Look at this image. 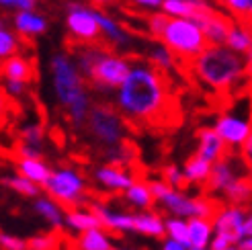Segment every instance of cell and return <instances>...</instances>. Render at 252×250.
I'll return each mask as SVG.
<instances>
[{
  "label": "cell",
  "instance_id": "cell-18",
  "mask_svg": "<svg viewBox=\"0 0 252 250\" xmlns=\"http://www.w3.org/2000/svg\"><path fill=\"white\" fill-rule=\"evenodd\" d=\"M133 234L152 240H162L164 238V216L160 211H154L152 207L133 211Z\"/></svg>",
  "mask_w": 252,
  "mask_h": 250
},
{
  "label": "cell",
  "instance_id": "cell-47",
  "mask_svg": "<svg viewBox=\"0 0 252 250\" xmlns=\"http://www.w3.org/2000/svg\"><path fill=\"white\" fill-rule=\"evenodd\" d=\"M189 250H209V248H199V246H189Z\"/></svg>",
  "mask_w": 252,
  "mask_h": 250
},
{
  "label": "cell",
  "instance_id": "cell-29",
  "mask_svg": "<svg viewBox=\"0 0 252 250\" xmlns=\"http://www.w3.org/2000/svg\"><path fill=\"white\" fill-rule=\"evenodd\" d=\"M0 185H2L4 189L17 193V195H21V197H25V199H33V197H37V195L41 193V187H39V185H35L33 181L25 179L23 174H19V172H15V174H4V177L0 179Z\"/></svg>",
  "mask_w": 252,
  "mask_h": 250
},
{
  "label": "cell",
  "instance_id": "cell-44",
  "mask_svg": "<svg viewBox=\"0 0 252 250\" xmlns=\"http://www.w3.org/2000/svg\"><path fill=\"white\" fill-rule=\"evenodd\" d=\"M133 4H140V6H146V8H158L162 0H131Z\"/></svg>",
  "mask_w": 252,
  "mask_h": 250
},
{
  "label": "cell",
  "instance_id": "cell-39",
  "mask_svg": "<svg viewBox=\"0 0 252 250\" xmlns=\"http://www.w3.org/2000/svg\"><path fill=\"white\" fill-rule=\"evenodd\" d=\"M17 154H19V158H43L45 150L43 148H35V146L17 144Z\"/></svg>",
  "mask_w": 252,
  "mask_h": 250
},
{
  "label": "cell",
  "instance_id": "cell-2",
  "mask_svg": "<svg viewBox=\"0 0 252 250\" xmlns=\"http://www.w3.org/2000/svg\"><path fill=\"white\" fill-rule=\"evenodd\" d=\"M49 74H52L56 103L64 111L66 121L74 129H82L93 105V96L86 80L74 64V58L68 52L54 54L49 60Z\"/></svg>",
  "mask_w": 252,
  "mask_h": 250
},
{
  "label": "cell",
  "instance_id": "cell-13",
  "mask_svg": "<svg viewBox=\"0 0 252 250\" xmlns=\"http://www.w3.org/2000/svg\"><path fill=\"white\" fill-rule=\"evenodd\" d=\"M137 177L133 172H129L125 166L121 164H113V162H107V164H98L93 170V181L94 187L98 191L109 193V195H121L129 185H133Z\"/></svg>",
  "mask_w": 252,
  "mask_h": 250
},
{
  "label": "cell",
  "instance_id": "cell-32",
  "mask_svg": "<svg viewBox=\"0 0 252 250\" xmlns=\"http://www.w3.org/2000/svg\"><path fill=\"white\" fill-rule=\"evenodd\" d=\"M23 39L6 27V23L2 21L0 23V60H4L8 56H15V54H21L23 49Z\"/></svg>",
  "mask_w": 252,
  "mask_h": 250
},
{
  "label": "cell",
  "instance_id": "cell-41",
  "mask_svg": "<svg viewBox=\"0 0 252 250\" xmlns=\"http://www.w3.org/2000/svg\"><path fill=\"white\" fill-rule=\"evenodd\" d=\"M0 4L8 8H17V10H33L37 0H0Z\"/></svg>",
  "mask_w": 252,
  "mask_h": 250
},
{
  "label": "cell",
  "instance_id": "cell-10",
  "mask_svg": "<svg viewBox=\"0 0 252 250\" xmlns=\"http://www.w3.org/2000/svg\"><path fill=\"white\" fill-rule=\"evenodd\" d=\"M66 27L70 33V43H98V41H103L98 23L94 19V12L91 6L70 2L68 15H66Z\"/></svg>",
  "mask_w": 252,
  "mask_h": 250
},
{
  "label": "cell",
  "instance_id": "cell-28",
  "mask_svg": "<svg viewBox=\"0 0 252 250\" xmlns=\"http://www.w3.org/2000/svg\"><path fill=\"white\" fill-rule=\"evenodd\" d=\"M252 195V187H250V177L240 174L238 179H234L228 187L223 189V193L220 195L225 203H236V205H246L250 201Z\"/></svg>",
  "mask_w": 252,
  "mask_h": 250
},
{
  "label": "cell",
  "instance_id": "cell-36",
  "mask_svg": "<svg viewBox=\"0 0 252 250\" xmlns=\"http://www.w3.org/2000/svg\"><path fill=\"white\" fill-rule=\"evenodd\" d=\"M160 179L164 181L168 187H174V189H185V187H187L185 177H183V170H181L179 164H174V162L164 164L160 168Z\"/></svg>",
  "mask_w": 252,
  "mask_h": 250
},
{
  "label": "cell",
  "instance_id": "cell-38",
  "mask_svg": "<svg viewBox=\"0 0 252 250\" xmlns=\"http://www.w3.org/2000/svg\"><path fill=\"white\" fill-rule=\"evenodd\" d=\"M2 91L6 93L8 98H23L25 94L29 93V82H21V80H4Z\"/></svg>",
  "mask_w": 252,
  "mask_h": 250
},
{
  "label": "cell",
  "instance_id": "cell-12",
  "mask_svg": "<svg viewBox=\"0 0 252 250\" xmlns=\"http://www.w3.org/2000/svg\"><path fill=\"white\" fill-rule=\"evenodd\" d=\"M246 164L242 162V158L232 156L225 152L220 160L211 162V170H209V177H207V193L209 195H221L223 189L228 187L234 179H238L240 174H246Z\"/></svg>",
  "mask_w": 252,
  "mask_h": 250
},
{
  "label": "cell",
  "instance_id": "cell-21",
  "mask_svg": "<svg viewBox=\"0 0 252 250\" xmlns=\"http://www.w3.org/2000/svg\"><path fill=\"white\" fill-rule=\"evenodd\" d=\"M96 226H100L98 218L94 216V211L88 205L68 207L64 211V228L70 230L72 234H80L88 228H96Z\"/></svg>",
  "mask_w": 252,
  "mask_h": 250
},
{
  "label": "cell",
  "instance_id": "cell-24",
  "mask_svg": "<svg viewBox=\"0 0 252 250\" xmlns=\"http://www.w3.org/2000/svg\"><path fill=\"white\" fill-rule=\"evenodd\" d=\"M181 170H183V177H185L187 187H189V185L205 187L207 177H209V170H211V162H207L205 158L193 154V156H189V158L183 162Z\"/></svg>",
  "mask_w": 252,
  "mask_h": 250
},
{
  "label": "cell",
  "instance_id": "cell-19",
  "mask_svg": "<svg viewBox=\"0 0 252 250\" xmlns=\"http://www.w3.org/2000/svg\"><path fill=\"white\" fill-rule=\"evenodd\" d=\"M195 140H197V152L195 154L205 158L207 162H216L228 152V148L223 146V142L220 140L216 129L207 127V125H203V127H199L195 131Z\"/></svg>",
  "mask_w": 252,
  "mask_h": 250
},
{
  "label": "cell",
  "instance_id": "cell-27",
  "mask_svg": "<svg viewBox=\"0 0 252 250\" xmlns=\"http://www.w3.org/2000/svg\"><path fill=\"white\" fill-rule=\"evenodd\" d=\"M15 168H17L19 174H23L25 179L33 181L35 185H39V187L45 183V179L49 177V172H52V166H49L43 158H19Z\"/></svg>",
  "mask_w": 252,
  "mask_h": 250
},
{
  "label": "cell",
  "instance_id": "cell-35",
  "mask_svg": "<svg viewBox=\"0 0 252 250\" xmlns=\"http://www.w3.org/2000/svg\"><path fill=\"white\" fill-rule=\"evenodd\" d=\"M164 236L170 240H176L185 246H189L187 238V219L174 218V216H164Z\"/></svg>",
  "mask_w": 252,
  "mask_h": 250
},
{
  "label": "cell",
  "instance_id": "cell-5",
  "mask_svg": "<svg viewBox=\"0 0 252 250\" xmlns=\"http://www.w3.org/2000/svg\"><path fill=\"white\" fill-rule=\"evenodd\" d=\"M158 41L164 43L176 56V60H183L187 64L197 54L203 52L207 45V39L199 25L193 19H183V17H168Z\"/></svg>",
  "mask_w": 252,
  "mask_h": 250
},
{
  "label": "cell",
  "instance_id": "cell-7",
  "mask_svg": "<svg viewBox=\"0 0 252 250\" xmlns=\"http://www.w3.org/2000/svg\"><path fill=\"white\" fill-rule=\"evenodd\" d=\"M41 193L49 195L52 199L68 209L76 205H86L88 199V181L86 177L74 166H56L49 172V177L41 185Z\"/></svg>",
  "mask_w": 252,
  "mask_h": 250
},
{
  "label": "cell",
  "instance_id": "cell-4",
  "mask_svg": "<svg viewBox=\"0 0 252 250\" xmlns=\"http://www.w3.org/2000/svg\"><path fill=\"white\" fill-rule=\"evenodd\" d=\"M150 193L154 197V205L160 207L166 216L191 219V218H213L218 211V201L213 197L189 195L185 189L168 187L162 179H148Z\"/></svg>",
  "mask_w": 252,
  "mask_h": 250
},
{
  "label": "cell",
  "instance_id": "cell-49",
  "mask_svg": "<svg viewBox=\"0 0 252 250\" xmlns=\"http://www.w3.org/2000/svg\"><path fill=\"white\" fill-rule=\"evenodd\" d=\"M27 250H35V248H27Z\"/></svg>",
  "mask_w": 252,
  "mask_h": 250
},
{
  "label": "cell",
  "instance_id": "cell-9",
  "mask_svg": "<svg viewBox=\"0 0 252 250\" xmlns=\"http://www.w3.org/2000/svg\"><path fill=\"white\" fill-rule=\"evenodd\" d=\"M213 221V234L225 236L232 244H236L242 236H252V216L246 205H220L218 211L211 218Z\"/></svg>",
  "mask_w": 252,
  "mask_h": 250
},
{
  "label": "cell",
  "instance_id": "cell-40",
  "mask_svg": "<svg viewBox=\"0 0 252 250\" xmlns=\"http://www.w3.org/2000/svg\"><path fill=\"white\" fill-rule=\"evenodd\" d=\"M10 98L6 96V93L0 89V129L6 125V121H8V115H10Z\"/></svg>",
  "mask_w": 252,
  "mask_h": 250
},
{
  "label": "cell",
  "instance_id": "cell-23",
  "mask_svg": "<svg viewBox=\"0 0 252 250\" xmlns=\"http://www.w3.org/2000/svg\"><path fill=\"white\" fill-rule=\"evenodd\" d=\"M223 45L230 47L232 52H236V54H240V56H244V58L250 60V47H252L250 25H244V23L234 21L232 27L228 29V33H225Z\"/></svg>",
  "mask_w": 252,
  "mask_h": 250
},
{
  "label": "cell",
  "instance_id": "cell-20",
  "mask_svg": "<svg viewBox=\"0 0 252 250\" xmlns=\"http://www.w3.org/2000/svg\"><path fill=\"white\" fill-rule=\"evenodd\" d=\"M33 211L39 216L52 230L62 232L64 230V207H62L56 199H52L49 195H37L33 197Z\"/></svg>",
  "mask_w": 252,
  "mask_h": 250
},
{
  "label": "cell",
  "instance_id": "cell-34",
  "mask_svg": "<svg viewBox=\"0 0 252 250\" xmlns=\"http://www.w3.org/2000/svg\"><path fill=\"white\" fill-rule=\"evenodd\" d=\"M60 246H62V234L58 230L54 232L49 230L27 238V248H35V250H60Z\"/></svg>",
  "mask_w": 252,
  "mask_h": 250
},
{
  "label": "cell",
  "instance_id": "cell-16",
  "mask_svg": "<svg viewBox=\"0 0 252 250\" xmlns=\"http://www.w3.org/2000/svg\"><path fill=\"white\" fill-rule=\"evenodd\" d=\"M94 12V19L98 23V29H100V37H103V41L113 47V49H123V47H127L131 43V37L127 35V31H125L121 25L109 17L105 10H100V8H93Z\"/></svg>",
  "mask_w": 252,
  "mask_h": 250
},
{
  "label": "cell",
  "instance_id": "cell-17",
  "mask_svg": "<svg viewBox=\"0 0 252 250\" xmlns=\"http://www.w3.org/2000/svg\"><path fill=\"white\" fill-rule=\"evenodd\" d=\"M12 23H15L17 35L25 43H31L35 37L45 35L47 27H49L47 19L43 15H39V12H33V10H19L15 15V19H12Z\"/></svg>",
  "mask_w": 252,
  "mask_h": 250
},
{
  "label": "cell",
  "instance_id": "cell-3",
  "mask_svg": "<svg viewBox=\"0 0 252 250\" xmlns=\"http://www.w3.org/2000/svg\"><path fill=\"white\" fill-rule=\"evenodd\" d=\"M248 62V58L232 52L223 43H207L203 52L189 62V68L205 89L230 94L246 80Z\"/></svg>",
  "mask_w": 252,
  "mask_h": 250
},
{
  "label": "cell",
  "instance_id": "cell-6",
  "mask_svg": "<svg viewBox=\"0 0 252 250\" xmlns=\"http://www.w3.org/2000/svg\"><path fill=\"white\" fill-rule=\"evenodd\" d=\"M129 68H131V58L121 56L113 47L105 45L94 58L91 68L86 70L84 80L91 91L109 94V93H115V89L127 76Z\"/></svg>",
  "mask_w": 252,
  "mask_h": 250
},
{
  "label": "cell",
  "instance_id": "cell-48",
  "mask_svg": "<svg viewBox=\"0 0 252 250\" xmlns=\"http://www.w3.org/2000/svg\"><path fill=\"white\" fill-rule=\"evenodd\" d=\"M68 250H80V248H76V246H70V248H68Z\"/></svg>",
  "mask_w": 252,
  "mask_h": 250
},
{
  "label": "cell",
  "instance_id": "cell-22",
  "mask_svg": "<svg viewBox=\"0 0 252 250\" xmlns=\"http://www.w3.org/2000/svg\"><path fill=\"white\" fill-rule=\"evenodd\" d=\"M74 246L80 250H109L113 246V234L107 232L103 226L88 228V230L76 234Z\"/></svg>",
  "mask_w": 252,
  "mask_h": 250
},
{
  "label": "cell",
  "instance_id": "cell-1",
  "mask_svg": "<svg viewBox=\"0 0 252 250\" xmlns=\"http://www.w3.org/2000/svg\"><path fill=\"white\" fill-rule=\"evenodd\" d=\"M166 74L150 66L148 62H133L127 76L115 89V107L129 123H154L168 111Z\"/></svg>",
  "mask_w": 252,
  "mask_h": 250
},
{
  "label": "cell",
  "instance_id": "cell-31",
  "mask_svg": "<svg viewBox=\"0 0 252 250\" xmlns=\"http://www.w3.org/2000/svg\"><path fill=\"white\" fill-rule=\"evenodd\" d=\"M223 8L225 15H230L234 21L250 25V12H252V0H216Z\"/></svg>",
  "mask_w": 252,
  "mask_h": 250
},
{
  "label": "cell",
  "instance_id": "cell-33",
  "mask_svg": "<svg viewBox=\"0 0 252 250\" xmlns=\"http://www.w3.org/2000/svg\"><path fill=\"white\" fill-rule=\"evenodd\" d=\"M19 144L45 150V127L41 123H27L19 129Z\"/></svg>",
  "mask_w": 252,
  "mask_h": 250
},
{
  "label": "cell",
  "instance_id": "cell-43",
  "mask_svg": "<svg viewBox=\"0 0 252 250\" xmlns=\"http://www.w3.org/2000/svg\"><path fill=\"white\" fill-rule=\"evenodd\" d=\"M91 2H93V8L105 10L107 6H115V4H117V0H91Z\"/></svg>",
  "mask_w": 252,
  "mask_h": 250
},
{
  "label": "cell",
  "instance_id": "cell-14",
  "mask_svg": "<svg viewBox=\"0 0 252 250\" xmlns=\"http://www.w3.org/2000/svg\"><path fill=\"white\" fill-rule=\"evenodd\" d=\"M98 218V223L111 234H133V211L109 205L105 201H88L86 203Z\"/></svg>",
  "mask_w": 252,
  "mask_h": 250
},
{
  "label": "cell",
  "instance_id": "cell-45",
  "mask_svg": "<svg viewBox=\"0 0 252 250\" xmlns=\"http://www.w3.org/2000/svg\"><path fill=\"white\" fill-rule=\"evenodd\" d=\"M109 250H137V248H133V246H111Z\"/></svg>",
  "mask_w": 252,
  "mask_h": 250
},
{
  "label": "cell",
  "instance_id": "cell-8",
  "mask_svg": "<svg viewBox=\"0 0 252 250\" xmlns=\"http://www.w3.org/2000/svg\"><path fill=\"white\" fill-rule=\"evenodd\" d=\"M84 129L94 144L107 150V148L123 144L127 125H125V119L113 105L93 103L84 121Z\"/></svg>",
  "mask_w": 252,
  "mask_h": 250
},
{
  "label": "cell",
  "instance_id": "cell-15",
  "mask_svg": "<svg viewBox=\"0 0 252 250\" xmlns=\"http://www.w3.org/2000/svg\"><path fill=\"white\" fill-rule=\"evenodd\" d=\"M0 76L4 80H21V82H33L37 76V64L33 58L27 56H8L4 60H0Z\"/></svg>",
  "mask_w": 252,
  "mask_h": 250
},
{
  "label": "cell",
  "instance_id": "cell-42",
  "mask_svg": "<svg viewBox=\"0 0 252 250\" xmlns=\"http://www.w3.org/2000/svg\"><path fill=\"white\" fill-rule=\"evenodd\" d=\"M234 246L236 250H252V236H242Z\"/></svg>",
  "mask_w": 252,
  "mask_h": 250
},
{
  "label": "cell",
  "instance_id": "cell-46",
  "mask_svg": "<svg viewBox=\"0 0 252 250\" xmlns=\"http://www.w3.org/2000/svg\"><path fill=\"white\" fill-rule=\"evenodd\" d=\"M211 250V248H209ZM213 250H236V246L232 244V246H225V248H213Z\"/></svg>",
  "mask_w": 252,
  "mask_h": 250
},
{
  "label": "cell",
  "instance_id": "cell-26",
  "mask_svg": "<svg viewBox=\"0 0 252 250\" xmlns=\"http://www.w3.org/2000/svg\"><path fill=\"white\" fill-rule=\"evenodd\" d=\"M121 195L125 199V203H127L133 211H142V209L154 207V197H152V193H150V187H148L146 181L135 179L133 185H129Z\"/></svg>",
  "mask_w": 252,
  "mask_h": 250
},
{
  "label": "cell",
  "instance_id": "cell-30",
  "mask_svg": "<svg viewBox=\"0 0 252 250\" xmlns=\"http://www.w3.org/2000/svg\"><path fill=\"white\" fill-rule=\"evenodd\" d=\"M148 64L154 66L160 72L168 74V72H172L176 68V56L170 52L164 43L156 41V45L150 47V52H148Z\"/></svg>",
  "mask_w": 252,
  "mask_h": 250
},
{
  "label": "cell",
  "instance_id": "cell-25",
  "mask_svg": "<svg viewBox=\"0 0 252 250\" xmlns=\"http://www.w3.org/2000/svg\"><path fill=\"white\" fill-rule=\"evenodd\" d=\"M211 236H213V221H211V218H191V219H187L189 246L209 248Z\"/></svg>",
  "mask_w": 252,
  "mask_h": 250
},
{
  "label": "cell",
  "instance_id": "cell-37",
  "mask_svg": "<svg viewBox=\"0 0 252 250\" xmlns=\"http://www.w3.org/2000/svg\"><path fill=\"white\" fill-rule=\"evenodd\" d=\"M0 250H27V238L0 230Z\"/></svg>",
  "mask_w": 252,
  "mask_h": 250
},
{
  "label": "cell",
  "instance_id": "cell-11",
  "mask_svg": "<svg viewBox=\"0 0 252 250\" xmlns=\"http://www.w3.org/2000/svg\"><path fill=\"white\" fill-rule=\"evenodd\" d=\"M211 127L216 129V133L220 135V140L228 150H238L242 146V142L252 135L250 117L232 113V111L230 113H221Z\"/></svg>",
  "mask_w": 252,
  "mask_h": 250
}]
</instances>
